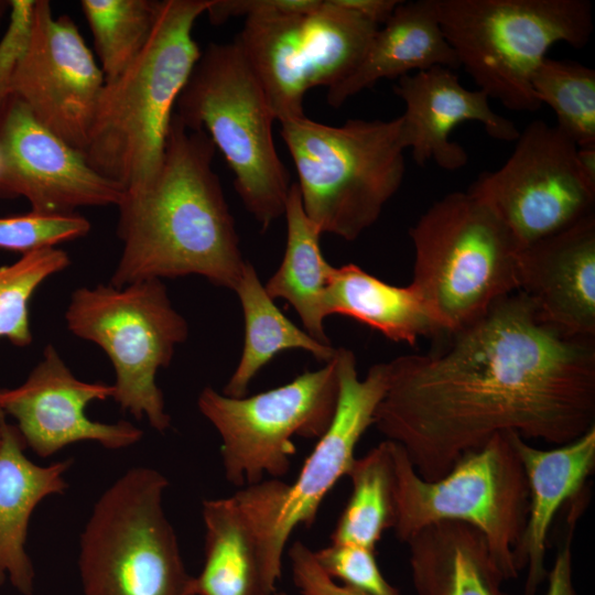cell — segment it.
Listing matches in <instances>:
<instances>
[{"label":"cell","mask_w":595,"mask_h":595,"mask_svg":"<svg viewBox=\"0 0 595 595\" xmlns=\"http://www.w3.org/2000/svg\"><path fill=\"white\" fill-rule=\"evenodd\" d=\"M393 91L405 106L401 116L405 147L420 166L430 160L447 171L465 166L466 150L450 139L453 129L465 121L482 123L488 136L499 141H516L520 133L513 121L491 109L487 94L465 88L447 67L404 75Z\"/></svg>","instance_id":"obj_19"},{"label":"cell","mask_w":595,"mask_h":595,"mask_svg":"<svg viewBox=\"0 0 595 595\" xmlns=\"http://www.w3.org/2000/svg\"><path fill=\"white\" fill-rule=\"evenodd\" d=\"M161 1L82 0L94 36L105 83L119 77L145 46L158 19Z\"/></svg>","instance_id":"obj_29"},{"label":"cell","mask_w":595,"mask_h":595,"mask_svg":"<svg viewBox=\"0 0 595 595\" xmlns=\"http://www.w3.org/2000/svg\"><path fill=\"white\" fill-rule=\"evenodd\" d=\"M335 2L359 13L380 28L392 17L401 0H335Z\"/></svg>","instance_id":"obj_38"},{"label":"cell","mask_w":595,"mask_h":595,"mask_svg":"<svg viewBox=\"0 0 595 595\" xmlns=\"http://www.w3.org/2000/svg\"><path fill=\"white\" fill-rule=\"evenodd\" d=\"M577 145L555 125L531 121L495 171H483L467 192L487 204L520 250L595 214V183L582 172Z\"/></svg>","instance_id":"obj_13"},{"label":"cell","mask_w":595,"mask_h":595,"mask_svg":"<svg viewBox=\"0 0 595 595\" xmlns=\"http://www.w3.org/2000/svg\"><path fill=\"white\" fill-rule=\"evenodd\" d=\"M169 480L134 466L98 498L79 542L85 595H195L163 508Z\"/></svg>","instance_id":"obj_9"},{"label":"cell","mask_w":595,"mask_h":595,"mask_svg":"<svg viewBox=\"0 0 595 595\" xmlns=\"http://www.w3.org/2000/svg\"><path fill=\"white\" fill-rule=\"evenodd\" d=\"M425 354L387 363L374 425L434 482L493 436L563 445L595 426V339L543 322L519 291Z\"/></svg>","instance_id":"obj_1"},{"label":"cell","mask_w":595,"mask_h":595,"mask_svg":"<svg viewBox=\"0 0 595 595\" xmlns=\"http://www.w3.org/2000/svg\"><path fill=\"white\" fill-rule=\"evenodd\" d=\"M209 2L161 1L141 53L104 85L84 154L125 190L147 182L161 163L175 104L202 54L193 28Z\"/></svg>","instance_id":"obj_3"},{"label":"cell","mask_w":595,"mask_h":595,"mask_svg":"<svg viewBox=\"0 0 595 595\" xmlns=\"http://www.w3.org/2000/svg\"><path fill=\"white\" fill-rule=\"evenodd\" d=\"M9 9H10V1L0 0V23L2 19L4 18V15L9 13Z\"/></svg>","instance_id":"obj_40"},{"label":"cell","mask_w":595,"mask_h":595,"mask_svg":"<svg viewBox=\"0 0 595 595\" xmlns=\"http://www.w3.org/2000/svg\"><path fill=\"white\" fill-rule=\"evenodd\" d=\"M0 585L9 580L23 595L34 591V569L25 551L30 518L46 497L63 494L72 459L41 466L24 454L15 424L0 411Z\"/></svg>","instance_id":"obj_22"},{"label":"cell","mask_w":595,"mask_h":595,"mask_svg":"<svg viewBox=\"0 0 595 595\" xmlns=\"http://www.w3.org/2000/svg\"><path fill=\"white\" fill-rule=\"evenodd\" d=\"M434 66L461 67L440 26L435 0L401 1L378 29L357 67L327 89L326 99L338 108L380 79H398Z\"/></svg>","instance_id":"obj_23"},{"label":"cell","mask_w":595,"mask_h":595,"mask_svg":"<svg viewBox=\"0 0 595 595\" xmlns=\"http://www.w3.org/2000/svg\"><path fill=\"white\" fill-rule=\"evenodd\" d=\"M392 442V441H391ZM394 521L401 542L440 521H461L485 538L504 580L516 578L529 508L526 474L510 433L493 436L434 482L422 479L404 450L392 442Z\"/></svg>","instance_id":"obj_7"},{"label":"cell","mask_w":595,"mask_h":595,"mask_svg":"<svg viewBox=\"0 0 595 595\" xmlns=\"http://www.w3.org/2000/svg\"><path fill=\"white\" fill-rule=\"evenodd\" d=\"M531 86L537 100L555 113L556 127L577 148L595 147V71L575 61L545 57Z\"/></svg>","instance_id":"obj_30"},{"label":"cell","mask_w":595,"mask_h":595,"mask_svg":"<svg viewBox=\"0 0 595 595\" xmlns=\"http://www.w3.org/2000/svg\"><path fill=\"white\" fill-rule=\"evenodd\" d=\"M35 0H11L9 21L0 40V110L10 97L13 76L26 51Z\"/></svg>","instance_id":"obj_34"},{"label":"cell","mask_w":595,"mask_h":595,"mask_svg":"<svg viewBox=\"0 0 595 595\" xmlns=\"http://www.w3.org/2000/svg\"><path fill=\"white\" fill-rule=\"evenodd\" d=\"M0 443H1V434H0Z\"/></svg>","instance_id":"obj_43"},{"label":"cell","mask_w":595,"mask_h":595,"mask_svg":"<svg viewBox=\"0 0 595 595\" xmlns=\"http://www.w3.org/2000/svg\"><path fill=\"white\" fill-rule=\"evenodd\" d=\"M174 112L188 128L207 133L232 171L242 204L262 229L284 215L292 183L275 149V118L234 43H210L202 52Z\"/></svg>","instance_id":"obj_8"},{"label":"cell","mask_w":595,"mask_h":595,"mask_svg":"<svg viewBox=\"0 0 595 595\" xmlns=\"http://www.w3.org/2000/svg\"><path fill=\"white\" fill-rule=\"evenodd\" d=\"M322 0H210L206 10L213 24H221L231 18H270L305 13L317 9Z\"/></svg>","instance_id":"obj_35"},{"label":"cell","mask_w":595,"mask_h":595,"mask_svg":"<svg viewBox=\"0 0 595 595\" xmlns=\"http://www.w3.org/2000/svg\"><path fill=\"white\" fill-rule=\"evenodd\" d=\"M289 484L263 479L203 501L205 561L195 595H273L282 573L273 530Z\"/></svg>","instance_id":"obj_16"},{"label":"cell","mask_w":595,"mask_h":595,"mask_svg":"<svg viewBox=\"0 0 595 595\" xmlns=\"http://www.w3.org/2000/svg\"><path fill=\"white\" fill-rule=\"evenodd\" d=\"M577 161L584 175L595 183V147L578 148Z\"/></svg>","instance_id":"obj_39"},{"label":"cell","mask_w":595,"mask_h":595,"mask_svg":"<svg viewBox=\"0 0 595 595\" xmlns=\"http://www.w3.org/2000/svg\"><path fill=\"white\" fill-rule=\"evenodd\" d=\"M517 291L547 324L595 339V214L521 249Z\"/></svg>","instance_id":"obj_20"},{"label":"cell","mask_w":595,"mask_h":595,"mask_svg":"<svg viewBox=\"0 0 595 595\" xmlns=\"http://www.w3.org/2000/svg\"><path fill=\"white\" fill-rule=\"evenodd\" d=\"M326 314L351 317L392 342L409 345L420 337L443 333L411 284H389L354 263L334 267L326 292Z\"/></svg>","instance_id":"obj_25"},{"label":"cell","mask_w":595,"mask_h":595,"mask_svg":"<svg viewBox=\"0 0 595 595\" xmlns=\"http://www.w3.org/2000/svg\"><path fill=\"white\" fill-rule=\"evenodd\" d=\"M105 76L77 25L55 18L46 0H35L26 51L10 95L48 130L85 152Z\"/></svg>","instance_id":"obj_14"},{"label":"cell","mask_w":595,"mask_h":595,"mask_svg":"<svg viewBox=\"0 0 595 595\" xmlns=\"http://www.w3.org/2000/svg\"><path fill=\"white\" fill-rule=\"evenodd\" d=\"M286 245L282 262L264 289L274 300L289 302L305 332L317 342L332 345L324 328L326 292L334 267L320 248L321 231L306 216L299 188L292 183L285 204Z\"/></svg>","instance_id":"obj_26"},{"label":"cell","mask_w":595,"mask_h":595,"mask_svg":"<svg viewBox=\"0 0 595 595\" xmlns=\"http://www.w3.org/2000/svg\"><path fill=\"white\" fill-rule=\"evenodd\" d=\"M379 26L335 0L305 13L246 19L232 42L262 88L275 120L305 116L306 93L344 80Z\"/></svg>","instance_id":"obj_11"},{"label":"cell","mask_w":595,"mask_h":595,"mask_svg":"<svg viewBox=\"0 0 595 595\" xmlns=\"http://www.w3.org/2000/svg\"><path fill=\"white\" fill-rule=\"evenodd\" d=\"M510 436L529 488L521 547V567L527 569L523 595H537L548 575L544 563L551 524L562 505L582 493L594 470L595 426L576 440L550 450L538 448L516 433Z\"/></svg>","instance_id":"obj_21"},{"label":"cell","mask_w":595,"mask_h":595,"mask_svg":"<svg viewBox=\"0 0 595 595\" xmlns=\"http://www.w3.org/2000/svg\"><path fill=\"white\" fill-rule=\"evenodd\" d=\"M91 228L79 213L45 214L30 210L26 214L0 216V249L21 255L53 248L85 237Z\"/></svg>","instance_id":"obj_32"},{"label":"cell","mask_w":595,"mask_h":595,"mask_svg":"<svg viewBox=\"0 0 595 595\" xmlns=\"http://www.w3.org/2000/svg\"><path fill=\"white\" fill-rule=\"evenodd\" d=\"M71 258L57 247L34 250L0 267V338L18 347L33 342L30 303L40 285L68 268Z\"/></svg>","instance_id":"obj_31"},{"label":"cell","mask_w":595,"mask_h":595,"mask_svg":"<svg viewBox=\"0 0 595 595\" xmlns=\"http://www.w3.org/2000/svg\"><path fill=\"white\" fill-rule=\"evenodd\" d=\"M113 391L112 385L78 379L47 344L22 383L0 389V411L15 420L25 445L43 458L85 441L122 450L142 439L140 428L125 420L94 421L86 414L90 402L112 398Z\"/></svg>","instance_id":"obj_17"},{"label":"cell","mask_w":595,"mask_h":595,"mask_svg":"<svg viewBox=\"0 0 595 595\" xmlns=\"http://www.w3.org/2000/svg\"><path fill=\"white\" fill-rule=\"evenodd\" d=\"M337 399L334 357L315 371L250 397H228L205 387L197 405L220 435L226 479L244 487L267 475L283 477L296 452L293 437L318 440L334 418Z\"/></svg>","instance_id":"obj_12"},{"label":"cell","mask_w":595,"mask_h":595,"mask_svg":"<svg viewBox=\"0 0 595 595\" xmlns=\"http://www.w3.org/2000/svg\"><path fill=\"white\" fill-rule=\"evenodd\" d=\"M234 291L242 309L245 338L239 364L223 389L225 396L245 397L259 370L281 351L302 349L325 364L335 357L337 348L317 342L277 307L250 262Z\"/></svg>","instance_id":"obj_27"},{"label":"cell","mask_w":595,"mask_h":595,"mask_svg":"<svg viewBox=\"0 0 595 595\" xmlns=\"http://www.w3.org/2000/svg\"><path fill=\"white\" fill-rule=\"evenodd\" d=\"M338 399L334 418L305 459L296 479L289 484L273 530L277 552L283 556L286 542L299 526L310 527L326 495L347 476L356 446L370 425L388 386L387 363L371 366L358 378L356 357L350 349L337 348Z\"/></svg>","instance_id":"obj_18"},{"label":"cell","mask_w":595,"mask_h":595,"mask_svg":"<svg viewBox=\"0 0 595 595\" xmlns=\"http://www.w3.org/2000/svg\"><path fill=\"white\" fill-rule=\"evenodd\" d=\"M294 585L302 595H363L332 580L317 564L313 551L301 541L289 550Z\"/></svg>","instance_id":"obj_36"},{"label":"cell","mask_w":595,"mask_h":595,"mask_svg":"<svg viewBox=\"0 0 595 595\" xmlns=\"http://www.w3.org/2000/svg\"><path fill=\"white\" fill-rule=\"evenodd\" d=\"M2 167H3V163H2V154H1V150H0V177H1V174H2Z\"/></svg>","instance_id":"obj_41"},{"label":"cell","mask_w":595,"mask_h":595,"mask_svg":"<svg viewBox=\"0 0 595 595\" xmlns=\"http://www.w3.org/2000/svg\"><path fill=\"white\" fill-rule=\"evenodd\" d=\"M407 544L416 595H508L488 544L474 527L440 521Z\"/></svg>","instance_id":"obj_24"},{"label":"cell","mask_w":595,"mask_h":595,"mask_svg":"<svg viewBox=\"0 0 595 595\" xmlns=\"http://www.w3.org/2000/svg\"><path fill=\"white\" fill-rule=\"evenodd\" d=\"M1 197H23L31 210L75 214L82 207L117 206L125 187L98 173L84 152L39 122L10 95L0 110Z\"/></svg>","instance_id":"obj_15"},{"label":"cell","mask_w":595,"mask_h":595,"mask_svg":"<svg viewBox=\"0 0 595 595\" xmlns=\"http://www.w3.org/2000/svg\"><path fill=\"white\" fill-rule=\"evenodd\" d=\"M273 595H284V594H282V593H277V592H275Z\"/></svg>","instance_id":"obj_42"},{"label":"cell","mask_w":595,"mask_h":595,"mask_svg":"<svg viewBox=\"0 0 595 595\" xmlns=\"http://www.w3.org/2000/svg\"><path fill=\"white\" fill-rule=\"evenodd\" d=\"M313 554L332 580L363 595H401L382 575L372 549L331 542Z\"/></svg>","instance_id":"obj_33"},{"label":"cell","mask_w":595,"mask_h":595,"mask_svg":"<svg viewBox=\"0 0 595 595\" xmlns=\"http://www.w3.org/2000/svg\"><path fill=\"white\" fill-rule=\"evenodd\" d=\"M440 26L459 66L489 98L534 112L531 78L549 48L591 40L589 0H435Z\"/></svg>","instance_id":"obj_5"},{"label":"cell","mask_w":595,"mask_h":595,"mask_svg":"<svg viewBox=\"0 0 595 595\" xmlns=\"http://www.w3.org/2000/svg\"><path fill=\"white\" fill-rule=\"evenodd\" d=\"M583 500L580 499L570 510L565 540L560 547L554 563L548 572V587L544 595H576L573 584V553L572 542L576 521L583 510Z\"/></svg>","instance_id":"obj_37"},{"label":"cell","mask_w":595,"mask_h":595,"mask_svg":"<svg viewBox=\"0 0 595 595\" xmlns=\"http://www.w3.org/2000/svg\"><path fill=\"white\" fill-rule=\"evenodd\" d=\"M280 123L306 216L322 234L357 239L403 182L407 147L401 116L348 119L342 126L303 116Z\"/></svg>","instance_id":"obj_4"},{"label":"cell","mask_w":595,"mask_h":595,"mask_svg":"<svg viewBox=\"0 0 595 595\" xmlns=\"http://www.w3.org/2000/svg\"><path fill=\"white\" fill-rule=\"evenodd\" d=\"M64 317L73 335L108 356L115 370L112 399L120 409L160 433L167 431L171 416L156 375L187 339L188 324L162 280L80 286L71 294Z\"/></svg>","instance_id":"obj_10"},{"label":"cell","mask_w":595,"mask_h":595,"mask_svg":"<svg viewBox=\"0 0 595 595\" xmlns=\"http://www.w3.org/2000/svg\"><path fill=\"white\" fill-rule=\"evenodd\" d=\"M410 284L443 333L483 315L518 290L520 247L495 212L469 192L434 202L410 228Z\"/></svg>","instance_id":"obj_6"},{"label":"cell","mask_w":595,"mask_h":595,"mask_svg":"<svg viewBox=\"0 0 595 595\" xmlns=\"http://www.w3.org/2000/svg\"><path fill=\"white\" fill-rule=\"evenodd\" d=\"M347 476L351 494L331 534V542L375 550L394 521L392 442L385 439L363 457H356Z\"/></svg>","instance_id":"obj_28"},{"label":"cell","mask_w":595,"mask_h":595,"mask_svg":"<svg viewBox=\"0 0 595 595\" xmlns=\"http://www.w3.org/2000/svg\"><path fill=\"white\" fill-rule=\"evenodd\" d=\"M216 148L174 112L161 163L125 190L118 208L121 255L109 283L120 288L191 274L234 290L247 261L218 175Z\"/></svg>","instance_id":"obj_2"}]
</instances>
